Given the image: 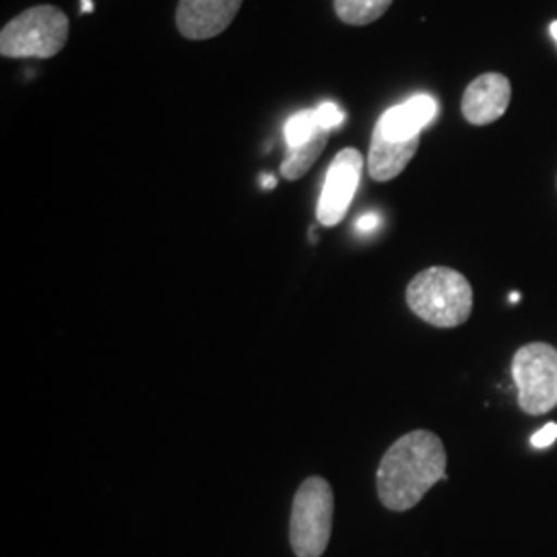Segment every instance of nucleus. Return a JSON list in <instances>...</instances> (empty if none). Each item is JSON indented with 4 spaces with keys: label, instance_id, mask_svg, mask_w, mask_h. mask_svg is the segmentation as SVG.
<instances>
[{
    "label": "nucleus",
    "instance_id": "nucleus-1",
    "mask_svg": "<svg viewBox=\"0 0 557 557\" xmlns=\"http://www.w3.org/2000/svg\"><path fill=\"white\" fill-rule=\"evenodd\" d=\"M446 448L428 430H416L398 438L380 460L376 473L379 498L384 508L405 512L446 479Z\"/></svg>",
    "mask_w": 557,
    "mask_h": 557
},
{
    "label": "nucleus",
    "instance_id": "nucleus-2",
    "mask_svg": "<svg viewBox=\"0 0 557 557\" xmlns=\"http://www.w3.org/2000/svg\"><path fill=\"white\" fill-rule=\"evenodd\" d=\"M407 304L423 322L438 329H455L473 312V287L455 269L430 267L411 278Z\"/></svg>",
    "mask_w": 557,
    "mask_h": 557
},
{
    "label": "nucleus",
    "instance_id": "nucleus-3",
    "mask_svg": "<svg viewBox=\"0 0 557 557\" xmlns=\"http://www.w3.org/2000/svg\"><path fill=\"white\" fill-rule=\"evenodd\" d=\"M69 17L57 7H32L2 27L0 54L7 59H52L69 40Z\"/></svg>",
    "mask_w": 557,
    "mask_h": 557
},
{
    "label": "nucleus",
    "instance_id": "nucleus-4",
    "mask_svg": "<svg viewBox=\"0 0 557 557\" xmlns=\"http://www.w3.org/2000/svg\"><path fill=\"white\" fill-rule=\"evenodd\" d=\"M335 496L329 481L308 478L299 485L292 508L289 541L298 557H320L331 541Z\"/></svg>",
    "mask_w": 557,
    "mask_h": 557
},
{
    "label": "nucleus",
    "instance_id": "nucleus-5",
    "mask_svg": "<svg viewBox=\"0 0 557 557\" xmlns=\"http://www.w3.org/2000/svg\"><path fill=\"white\" fill-rule=\"evenodd\" d=\"M518 407L527 416H545L557 405V349L549 343H529L512 358Z\"/></svg>",
    "mask_w": 557,
    "mask_h": 557
},
{
    "label": "nucleus",
    "instance_id": "nucleus-6",
    "mask_svg": "<svg viewBox=\"0 0 557 557\" xmlns=\"http://www.w3.org/2000/svg\"><path fill=\"white\" fill-rule=\"evenodd\" d=\"M361 170L363 158L358 149L351 147L343 149L337 158L331 161L317 207V218L324 227H333L345 220L349 205L358 193Z\"/></svg>",
    "mask_w": 557,
    "mask_h": 557
},
{
    "label": "nucleus",
    "instance_id": "nucleus-7",
    "mask_svg": "<svg viewBox=\"0 0 557 557\" xmlns=\"http://www.w3.org/2000/svg\"><path fill=\"white\" fill-rule=\"evenodd\" d=\"M244 0H180L178 32L188 40H211L236 20Z\"/></svg>",
    "mask_w": 557,
    "mask_h": 557
},
{
    "label": "nucleus",
    "instance_id": "nucleus-8",
    "mask_svg": "<svg viewBox=\"0 0 557 557\" xmlns=\"http://www.w3.org/2000/svg\"><path fill=\"white\" fill-rule=\"evenodd\" d=\"M512 100L510 81L499 73H485L471 81L462 94L460 110L467 122L485 126L502 119Z\"/></svg>",
    "mask_w": 557,
    "mask_h": 557
},
{
    "label": "nucleus",
    "instance_id": "nucleus-9",
    "mask_svg": "<svg viewBox=\"0 0 557 557\" xmlns=\"http://www.w3.org/2000/svg\"><path fill=\"white\" fill-rule=\"evenodd\" d=\"M438 101L432 96H416L395 108H388L379 122L376 133L388 140H411L421 137V131L436 119Z\"/></svg>",
    "mask_w": 557,
    "mask_h": 557
},
{
    "label": "nucleus",
    "instance_id": "nucleus-10",
    "mask_svg": "<svg viewBox=\"0 0 557 557\" xmlns=\"http://www.w3.org/2000/svg\"><path fill=\"white\" fill-rule=\"evenodd\" d=\"M419 139L421 137L411 140H388L374 131L368 156V172L372 180L388 182L403 174V170L418 153Z\"/></svg>",
    "mask_w": 557,
    "mask_h": 557
},
{
    "label": "nucleus",
    "instance_id": "nucleus-11",
    "mask_svg": "<svg viewBox=\"0 0 557 557\" xmlns=\"http://www.w3.org/2000/svg\"><path fill=\"white\" fill-rule=\"evenodd\" d=\"M329 133L326 128H319L314 137L299 145L296 149H287V158L281 163V176L285 180H299L306 176V172L319 161L326 143H329Z\"/></svg>",
    "mask_w": 557,
    "mask_h": 557
},
{
    "label": "nucleus",
    "instance_id": "nucleus-12",
    "mask_svg": "<svg viewBox=\"0 0 557 557\" xmlns=\"http://www.w3.org/2000/svg\"><path fill=\"white\" fill-rule=\"evenodd\" d=\"M393 0H335L338 20L347 25H370L379 21Z\"/></svg>",
    "mask_w": 557,
    "mask_h": 557
},
{
    "label": "nucleus",
    "instance_id": "nucleus-13",
    "mask_svg": "<svg viewBox=\"0 0 557 557\" xmlns=\"http://www.w3.org/2000/svg\"><path fill=\"white\" fill-rule=\"evenodd\" d=\"M319 120L314 110H304L298 112L296 116L285 122V143H287V149H296L299 145L308 143V140L314 137V133L319 131Z\"/></svg>",
    "mask_w": 557,
    "mask_h": 557
},
{
    "label": "nucleus",
    "instance_id": "nucleus-14",
    "mask_svg": "<svg viewBox=\"0 0 557 557\" xmlns=\"http://www.w3.org/2000/svg\"><path fill=\"white\" fill-rule=\"evenodd\" d=\"M314 114H317V120H319L320 128H326V131L337 128V126H341V122L345 120L343 110L338 108L337 103H333V101L320 103L319 108L314 110Z\"/></svg>",
    "mask_w": 557,
    "mask_h": 557
},
{
    "label": "nucleus",
    "instance_id": "nucleus-15",
    "mask_svg": "<svg viewBox=\"0 0 557 557\" xmlns=\"http://www.w3.org/2000/svg\"><path fill=\"white\" fill-rule=\"evenodd\" d=\"M556 440L557 423H547L545 428H541V430H539L537 434H533L531 444H533L535 448H547V446H552Z\"/></svg>",
    "mask_w": 557,
    "mask_h": 557
},
{
    "label": "nucleus",
    "instance_id": "nucleus-16",
    "mask_svg": "<svg viewBox=\"0 0 557 557\" xmlns=\"http://www.w3.org/2000/svg\"><path fill=\"white\" fill-rule=\"evenodd\" d=\"M379 225V215H374V213H366L363 218H359L358 220V232H361V234H370V232H374Z\"/></svg>",
    "mask_w": 557,
    "mask_h": 557
},
{
    "label": "nucleus",
    "instance_id": "nucleus-17",
    "mask_svg": "<svg viewBox=\"0 0 557 557\" xmlns=\"http://www.w3.org/2000/svg\"><path fill=\"white\" fill-rule=\"evenodd\" d=\"M262 186H264V188H275V186H277V180H275V176L264 174V176H262Z\"/></svg>",
    "mask_w": 557,
    "mask_h": 557
},
{
    "label": "nucleus",
    "instance_id": "nucleus-18",
    "mask_svg": "<svg viewBox=\"0 0 557 557\" xmlns=\"http://www.w3.org/2000/svg\"><path fill=\"white\" fill-rule=\"evenodd\" d=\"M81 11L91 13L94 11V0H81Z\"/></svg>",
    "mask_w": 557,
    "mask_h": 557
},
{
    "label": "nucleus",
    "instance_id": "nucleus-19",
    "mask_svg": "<svg viewBox=\"0 0 557 557\" xmlns=\"http://www.w3.org/2000/svg\"><path fill=\"white\" fill-rule=\"evenodd\" d=\"M549 29H552V36H554V40L557 41V21L552 23V27H549Z\"/></svg>",
    "mask_w": 557,
    "mask_h": 557
}]
</instances>
